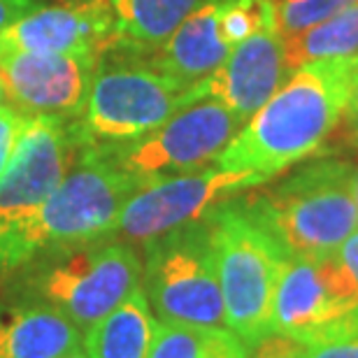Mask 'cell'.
Segmentation results:
<instances>
[{"label":"cell","instance_id":"cell-7","mask_svg":"<svg viewBox=\"0 0 358 358\" xmlns=\"http://www.w3.org/2000/svg\"><path fill=\"white\" fill-rule=\"evenodd\" d=\"M145 293L163 324L226 326L207 219L147 242Z\"/></svg>","mask_w":358,"mask_h":358},{"label":"cell","instance_id":"cell-33","mask_svg":"<svg viewBox=\"0 0 358 358\" xmlns=\"http://www.w3.org/2000/svg\"><path fill=\"white\" fill-rule=\"evenodd\" d=\"M61 3H82V0H61Z\"/></svg>","mask_w":358,"mask_h":358},{"label":"cell","instance_id":"cell-27","mask_svg":"<svg viewBox=\"0 0 358 358\" xmlns=\"http://www.w3.org/2000/svg\"><path fill=\"white\" fill-rule=\"evenodd\" d=\"M38 7H40L38 0H0V31L17 24L19 19L28 17Z\"/></svg>","mask_w":358,"mask_h":358},{"label":"cell","instance_id":"cell-18","mask_svg":"<svg viewBox=\"0 0 358 358\" xmlns=\"http://www.w3.org/2000/svg\"><path fill=\"white\" fill-rule=\"evenodd\" d=\"M210 0H112L114 47L145 56L161 47L175 28Z\"/></svg>","mask_w":358,"mask_h":358},{"label":"cell","instance_id":"cell-11","mask_svg":"<svg viewBox=\"0 0 358 358\" xmlns=\"http://www.w3.org/2000/svg\"><path fill=\"white\" fill-rule=\"evenodd\" d=\"M75 145L61 117H28L19 145L0 177V245L31 221L59 186Z\"/></svg>","mask_w":358,"mask_h":358},{"label":"cell","instance_id":"cell-32","mask_svg":"<svg viewBox=\"0 0 358 358\" xmlns=\"http://www.w3.org/2000/svg\"><path fill=\"white\" fill-rule=\"evenodd\" d=\"M354 196H356V210H358V166H356V173H354Z\"/></svg>","mask_w":358,"mask_h":358},{"label":"cell","instance_id":"cell-23","mask_svg":"<svg viewBox=\"0 0 358 358\" xmlns=\"http://www.w3.org/2000/svg\"><path fill=\"white\" fill-rule=\"evenodd\" d=\"M307 352L310 347L305 342L277 331H270L249 345V358H307Z\"/></svg>","mask_w":358,"mask_h":358},{"label":"cell","instance_id":"cell-28","mask_svg":"<svg viewBox=\"0 0 358 358\" xmlns=\"http://www.w3.org/2000/svg\"><path fill=\"white\" fill-rule=\"evenodd\" d=\"M333 135H338V142L342 147L358 152V112H347L345 110L340 126L335 128Z\"/></svg>","mask_w":358,"mask_h":358},{"label":"cell","instance_id":"cell-22","mask_svg":"<svg viewBox=\"0 0 358 358\" xmlns=\"http://www.w3.org/2000/svg\"><path fill=\"white\" fill-rule=\"evenodd\" d=\"M207 333H210V328L159 321L147 358H205Z\"/></svg>","mask_w":358,"mask_h":358},{"label":"cell","instance_id":"cell-24","mask_svg":"<svg viewBox=\"0 0 358 358\" xmlns=\"http://www.w3.org/2000/svg\"><path fill=\"white\" fill-rule=\"evenodd\" d=\"M26 121L28 114L19 112L17 107L12 105L0 107V177L5 175L7 166H10L14 149H17L21 133H24Z\"/></svg>","mask_w":358,"mask_h":358},{"label":"cell","instance_id":"cell-12","mask_svg":"<svg viewBox=\"0 0 358 358\" xmlns=\"http://www.w3.org/2000/svg\"><path fill=\"white\" fill-rule=\"evenodd\" d=\"M98 56L87 54H33L0 49V77L7 103L35 117L49 114L70 121L89 96Z\"/></svg>","mask_w":358,"mask_h":358},{"label":"cell","instance_id":"cell-1","mask_svg":"<svg viewBox=\"0 0 358 358\" xmlns=\"http://www.w3.org/2000/svg\"><path fill=\"white\" fill-rule=\"evenodd\" d=\"M356 56L310 61L293 70L217 156L214 166L270 182L296 163L324 152L349 103Z\"/></svg>","mask_w":358,"mask_h":358},{"label":"cell","instance_id":"cell-15","mask_svg":"<svg viewBox=\"0 0 358 358\" xmlns=\"http://www.w3.org/2000/svg\"><path fill=\"white\" fill-rule=\"evenodd\" d=\"M84 333L45 300H0V358H63Z\"/></svg>","mask_w":358,"mask_h":358},{"label":"cell","instance_id":"cell-16","mask_svg":"<svg viewBox=\"0 0 358 358\" xmlns=\"http://www.w3.org/2000/svg\"><path fill=\"white\" fill-rule=\"evenodd\" d=\"M231 49L233 47L219 31L217 0H210L198 7L191 17H186L161 47L145 54L142 59L159 73L193 87L196 82L212 75L226 61Z\"/></svg>","mask_w":358,"mask_h":358},{"label":"cell","instance_id":"cell-14","mask_svg":"<svg viewBox=\"0 0 358 358\" xmlns=\"http://www.w3.org/2000/svg\"><path fill=\"white\" fill-rule=\"evenodd\" d=\"M286 75L282 38L275 31H261L235 45L212 75L193 84L189 105L207 98L219 100L247 124L275 96Z\"/></svg>","mask_w":358,"mask_h":358},{"label":"cell","instance_id":"cell-6","mask_svg":"<svg viewBox=\"0 0 358 358\" xmlns=\"http://www.w3.org/2000/svg\"><path fill=\"white\" fill-rule=\"evenodd\" d=\"M33 263L38 266L28 272L26 289L66 314L82 333L142 284V261L135 249L107 238L61 249Z\"/></svg>","mask_w":358,"mask_h":358},{"label":"cell","instance_id":"cell-10","mask_svg":"<svg viewBox=\"0 0 358 358\" xmlns=\"http://www.w3.org/2000/svg\"><path fill=\"white\" fill-rule=\"evenodd\" d=\"M270 331L307 347L358 335V298L340 279L333 256L286 261L272 296Z\"/></svg>","mask_w":358,"mask_h":358},{"label":"cell","instance_id":"cell-19","mask_svg":"<svg viewBox=\"0 0 358 358\" xmlns=\"http://www.w3.org/2000/svg\"><path fill=\"white\" fill-rule=\"evenodd\" d=\"M289 73L310 61L342 59L358 54V3L333 14L331 19L307 28L303 33L282 38Z\"/></svg>","mask_w":358,"mask_h":358},{"label":"cell","instance_id":"cell-29","mask_svg":"<svg viewBox=\"0 0 358 358\" xmlns=\"http://www.w3.org/2000/svg\"><path fill=\"white\" fill-rule=\"evenodd\" d=\"M347 112H358V54H356V66H354V73H352V84H349Z\"/></svg>","mask_w":358,"mask_h":358},{"label":"cell","instance_id":"cell-5","mask_svg":"<svg viewBox=\"0 0 358 358\" xmlns=\"http://www.w3.org/2000/svg\"><path fill=\"white\" fill-rule=\"evenodd\" d=\"M207 228L226 328L249 347L270 333L272 296L291 256L242 200L219 205L207 217Z\"/></svg>","mask_w":358,"mask_h":358},{"label":"cell","instance_id":"cell-4","mask_svg":"<svg viewBox=\"0 0 358 358\" xmlns=\"http://www.w3.org/2000/svg\"><path fill=\"white\" fill-rule=\"evenodd\" d=\"M189 89L142 56L110 49L100 56L82 110L66 121L75 152L142 138L189 105Z\"/></svg>","mask_w":358,"mask_h":358},{"label":"cell","instance_id":"cell-31","mask_svg":"<svg viewBox=\"0 0 358 358\" xmlns=\"http://www.w3.org/2000/svg\"><path fill=\"white\" fill-rule=\"evenodd\" d=\"M3 105H10V103H7V91H5L3 77H0V107H3Z\"/></svg>","mask_w":358,"mask_h":358},{"label":"cell","instance_id":"cell-3","mask_svg":"<svg viewBox=\"0 0 358 358\" xmlns=\"http://www.w3.org/2000/svg\"><path fill=\"white\" fill-rule=\"evenodd\" d=\"M354 173L347 161H314L242 203L289 256L324 259L358 228Z\"/></svg>","mask_w":358,"mask_h":358},{"label":"cell","instance_id":"cell-21","mask_svg":"<svg viewBox=\"0 0 358 358\" xmlns=\"http://www.w3.org/2000/svg\"><path fill=\"white\" fill-rule=\"evenodd\" d=\"M354 3L358 0H272L275 33L279 38L303 33Z\"/></svg>","mask_w":358,"mask_h":358},{"label":"cell","instance_id":"cell-20","mask_svg":"<svg viewBox=\"0 0 358 358\" xmlns=\"http://www.w3.org/2000/svg\"><path fill=\"white\" fill-rule=\"evenodd\" d=\"M217 21L224 40L240 45L261 31H275L272 0H217Z\"/></svg>","mask_w":358,"mask_h":358},{"label":"cell","instance_id":"cell-26","mask_svg":"<svg viewBox=\"0 0 358 358\" xmlns=\"http://www.w3.org/2000/svg\"><path fill=\"white\" fill-rule=\"evenodd\" d=\"M307 358H358V335L314 345L307 352Z\"/></svg>","mask_w":358,"mask_h":358},{"label":"cell","instance_id":"cell-2","mask_svg":"<svg viewBox=\"0 0 358 358\" xmlns=\"http://www.w3.org/2000/svg\"><path fill=\"white\" fill-rule=\"evenodd\" d=\"M140 186L142 182L107 163L93 147H80L75 166L38 214L0 245V277L47 254L110 238L121 207Z\"/></svg>","mask_w":358,"mask_h":358},{"label":"cell","instance_id":"cell-25","mask_svg":"<svg viewBox=\"0 0 358 358\" xmlns=\"http://www.w3.org/2000/svg\"><path fill=\"white\" fill-rule=\"evenodd\" d=\"M333 263L349 293H354L358 298V228L342 242L338 252L333 254Z\"/></svg>","mask_w":358,"mask_h":358},{"label":"cell","instance_id":"cell-17","mask_svg":"<svg viewBox=\"0 0 358 358\" xmlns=\"http://www.w3.org/2000/svg\"><path fill=\"white\" fill-rule=\"evenodd\" d=\"M156 324L159 319L140 284L110 314L84 331L82 347L91 358H147Z\"/></svg>","mask_w":358,"mask_h":358},{"label":"cell","instance_id":"cell-8","mask_svg":"<svg viewBox=\"0 0 358 358\" xmlns=\"http://www.w3.org/2000/svg\"><path fill=\"white\" fill-rule=\"evenodd\" d=\"M245 126L219 100H198L175 112L166 124L138 140L93 147L114 168L147 184L214 166L240 128Z\"/></svg>","mask_w":358,"mask_h":358},{"label":"cell","instance_id":"cell-30","mask_svg":"<svg viewBox=\"0 0 358 358\" xmlns=\"http://www.w3.org/2000/svg\"><path fill=\"white\" fill-rule=\"evenodd\" d=\"M63 358H91V356H89L87 352H84V347H77V349H73V352L66 354Z\"/></svg>","mask_w":358,"mask_h":358},{"label":"cell","instance_id":"cell-13","mask_svg":"<svg viewBox=\"0 0 358 358\" xmlns=\"http://www.w3.org/2000/svg\"><path fill=\"white\" fill-rule=\"evenodd\" d=\"M114 47L112 0H82L38 7L0 31V49L33 54L103 56Z\"/></svg>","mask_w":358,"mask_h":358},{"label":"cell","instance_id":"cell-9","mask_svg":"<svg viewBox=\"0 0 358 358\" xmlns=\"http://www.w3.org/2000/svg\"><path fill=\"white\" fill-rule=\"evenodd\" d=\"M263 184L266 182L252 173H233L217 166L154 179L126 200L112 235L147 245L177 228L207 219L226 200Z\"/></svg>","mask_w":358,"mask_h":358}]
</instances>
